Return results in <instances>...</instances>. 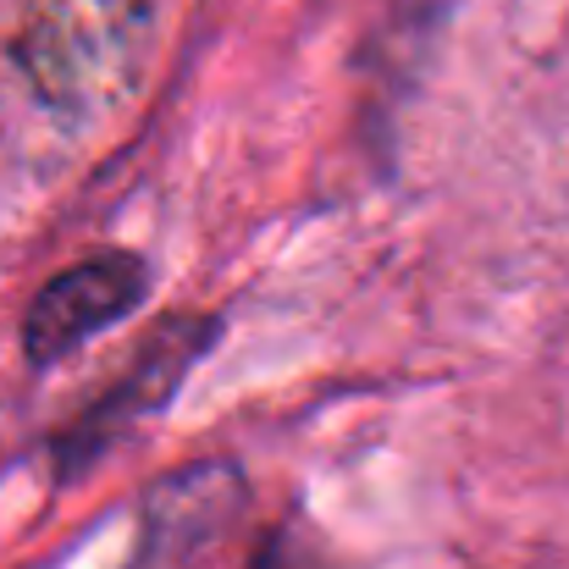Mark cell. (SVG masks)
<instances>
[{
    "label": "cell",
    "mask_w": 569,
    "mask_h": 569,
    "mask_svg": "<svg viewBox=\"0 0 569 569\" xmlns=\"http://www.w3.org/2000/svg\"><path fill=\"white\" fill-rule=\"evenodd\" d=\"M139 288H144V277H139V260H128V254H100V260L72 266L67 277H56L33 299V310H28V355L33 360H61L89 332L111 327L139 299Z\"/></svg>",
    "instance_id": "1"
}]
</instances>
